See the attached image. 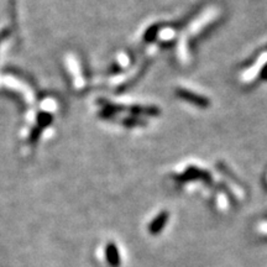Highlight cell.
I'll return each mask as SVG.
<instances>
[{"mask_svg": "<svg viewBox=\"0 0 267 267\" xmlns=\"http://www.w3.org/2000/svg\"><path fill=\"white\" fill-rule=\"evenodd\" d=\"M107 256H108V261H109L111 267L119 266V263H120V258H119V254L118 251H116V247L114 246V245H108Z\"/></svg>", "mask_w": 267, "mask_h": 267, "instance_id": "1", "label": "cell"}]
</instances>
